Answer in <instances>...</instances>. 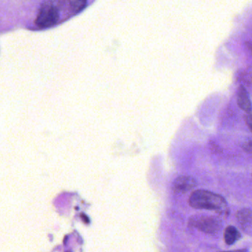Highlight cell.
Instances as JSON below:
<instances>
[{
    "label": "cell",
    "instance_id": "3",
    "mask_svg": "<svg viewBox=\"0 0 252 252\" xmlns=\"http://www.w3.org/2000/svg\"><path fill=\"white\" fill-rule=\"evenodd\" d=\"M189 225L205 233L217 234L221 229L222 221L214 216H196L189 219Z\"/></svg>",
    "mask_w": 252,
    "mask_h": 252
},
{
    "label": "cell",
    "instance_id": "11",
    "mask_svg": "<svg viewBox=\"0 0 252 252\" xmlns=\"http://www.w3.org/2000/svg\"><path fill=\"white\" fill-rule=\"evenodd\" d=\"M223 252H249L247 250H236V251Z\"/></svg>",
    "mask_w": 252,
    "mask_h": 252
},
{
    "label": "cell",
    "instance_id": "8",
    "mask_svg": "<svg viewBox=\"0 0 252 252\" xmlns=\"http://www.w3.org/2000/svg\"><path fill=\"white\" fill-rule=\"evenodd\" d=\"M241 238L239 231L232 226H228L224 231V239L226 244L232 245Z\"/></svg>",
    "mask_w": 252,
    "mask_h": 252
},
{
    "label": "cell",
    "instance_id": "10",
    "mask_svg": "<svg viewBox=\"0 0 252 252\" xmlns=\"http://www.w3.org/2000/svg\"><path fill=\"white\" fill-rule=\"evenodd\" d=\"M244 120H245L246 124L248 126L249 128L251 130L252 127V115L251 114H246L244 116Z\"/></svg>",
    "mask_w": 252,
    "mask_h": 252
},
{
    "label": "cell",
    "instance_id": "2",
    "mask_svg": "<svg viewBox=\"0 0 252 252\" xmlns=\"http://www.w3.org/2000/svg\"><path fill=\"white\" fill-rule=\"evenodd\" d=\"M63 0H45L41 4L35 23L38 28L54 26L60 19L61 5Z\"/></svg>",
    "mask_w": 252,
    "mask_h": 252
},
{
    "label": "cell",
    "instance_id": "4",
    "mask_svg": "<svg viewBox=\"0 0 252 252\" xmlns=\"http://www.w3.org/2000/svg\"><path fill=\"white\" fill-rule=\"evenodd\" d=\"M87 6V0H63L61 5V11L65 17L75 16L84 10Z\"/></svg>",
    "mask_w": 252,
    "mask_h": 252
},
{
    "label": "cell",
    "instance_id": "5",
    "mask_svg": "<svg viewBox=\"0 0 252 252\" xmlns=\"http://www.w3.org/2000/svg\"><path fill=\"white\" fill-rule=\"evenodd\" d=\"M196 186L195 179L190 176H182L178 177L173 184V191L175 194L180 195L189 192Z\"/></svg>",
    "mask_w": 252,
    "mask_h": 252
},
{
    "label": "cell",
    "instance_id": "7",
    "mask_svg": "<svg viewBox=\"0 0 252 252\" xmlns=\"http://www.w3.org/2000/svg\"><path fill=\"white\" fill-rule=\"evenodd\" d=\"M238 104L247 114L252 113L251 100L248 92L244 86H240L238 90Z\"/></svg>",
    "mask_w": 252,
    "mask_h": 252
},
{
    "label": "cell",
    "instance_id": "1",
    "mask_svg": "<svg viewBox=\"0 0 252 252\" xmlns=\"http://www.w3.org/2000/svg\"><path fill=\"white\" fill-rule=\"evenodd\" d=\"M189 203L192 208L212 210L223 217L229 214V206L224 198L210 191L204 189L195 191L191 194Z\"/></svg>",
    "mask_w": 252,
    "mask_h": 252
},
{
    "label": "cell",
    "instance_id": "6",
    "mask_svg": "<svg viewBox=\"0 0 252 252\" xmlns=\"http://www.w3.org/2000/svg\"><path fill=\"white\" fill-rule=\"evenodd\" d=\"M237 220L242 230L251 236L252 233V216L250 209H243L237 213Z\"/></svg>",
    "mask_w": 252,
    "mask_h": 252
},
{
    "label": "cell",
    "instance_id": "9",
    "mask_svg": "<svg viewBox=\"0 0 252 252\" xmlns=\"http://www.w3.org/2000/svg\"><path fill=\"white\" fill-rule=\"evenodd\" d=\"M252 139H249L248 140L244 142V145H243V150H244L246 153H247V154H252Z\"/></svg>",
    "mask_w": 252,
    "mask_h": 252
}]
</instances>
